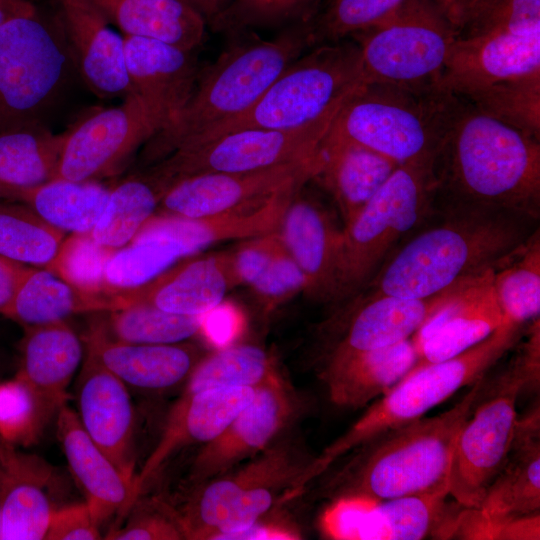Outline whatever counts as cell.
Masks as SVG:
<instances>
[{"instance_id":"9f6ffc18","label":"cell","mask_w":540,"mask_h":540,"mask_svg":"<svg viewBox=\"0 0 540 540\" xmlns=\"http://www.w3.org/2000/svg\"><path fill=\"white\" fill-rule=\"evenodd\" d=\"M28 267L0 257V314L5 315Z\"/></svg>"},{"instance_id":"6f0895ef","label":"cell","mask_w":540,"mask_h":540,"mask_svg":"<svg viewBox=\"0 0 540 540\" xmlns=\"http://www.w3.org/2000/svg\"><path fill=\"white\" fill-rule=\"evenodd\" d=\"M36 10L28 0H0V27L16 17L31 14Z\"/></svg>"},{"instance_id":"74e56055","label":"cell","mask_w":540,"mask_h":540,"mask_svg":"<svg viewBox=\"0 0 540 540\" xmlns=\"http://www.w3.org/2000/svg\"><path fill=\"white\" fill-rule=\"evenodd\" d=\"M167 186L149 169L111 187L105 209L92 238L101 246L118 250L129 244L156 212Z\"/></svg>"},{"instance_id":"52a82bcc","label":"cell","mask_w":540,"mask_h":540,"mask_svg":"<svg viewBox=\"0 0 540 540\" xmlns=\"http://www.w3.org/2000/svg\"><path fill=\"white\" fill-rule=\"evenodd\" d=\"M451 102L442 91L363 83L342 103L323 140L355 143L398 164L432 160Z\"/></svg>"},{"instance_id":"603a6c76","label":"cell","mask_w":540,"mask_h":540,"mask_svg":"<svg viewBox=\"0 0 540 540\" xmlns=\"http://www.w3.org/2000/svg\"><path fill=\"white\" fill-rule=\"evenodd\" d=\"M57 476L43 459L0 438V516L2 540L44 539L58 507Z\"/></svg>"},{"instance_id":"d4e9b609","label":"cell","mask_w":540,"mask_h":540,"mask_svg":"<svg viewBox=\"0 0 540 540\" xmlns=\"http://www.w3.org/2000/svg\"><path fill=\"white\" fill-rule=\"evenodd\" d=\"M493 269L468 284L412 336L417 358L408 373L463 352L505 323L492 287Z\"/></svg>"},{"instance_id":"7dc6e473","label":"cell","mask_w":540,"mask_h":540,"mask_svg":"<svg viewBox=\"0 0 540 540\" xmlns=\"http://www.w3.org/2000/svg\"><path fill=\"white\" fill-rule=\"evenodd\" d=\"M404 0H323L311 24L312 46L343 40L393 13Z\"/></svg>"},{"instance_id":"7a4b0ae2","label":"cell","mask_w":540,"mask_h":540,"mask_svg":"<svg viewBox=\"0 0 540 540\" xmlns=\"http://www.w3.org/2000/svg\"><path fill=\"white\" fill-rule=\"evenodd\" d=\"M441 210L443 221L394 250L367 286L402 298L435 296L493 269L535 230L534 220L510 212Z\"/></svg>"},{"instance_id":"7402d4cb","label":"cell","mask_w":540,"mask_h":540,"mask_svg":"<svg viewBox=\"0 0 540 540\" xmlns=\"http://www.w3.org/2000/svg\"><path fill=\"white\" fill-rule=\"evenodd\" d=\"M256 387L229 386L178 398L158 443L136 474L138 498L164 464L179 450L217 437L252 401Z\"/></svg>"},{"instance_id":"7bdbcfd3","label":"cell","mask_w":540,"mask_h":540,"mask_svg":"<svg viewBox=\"0 0 540 540\" xmlns=\"http://www.w3.org/2000/svg\"><path fill=\"white\" fill-rule=\"evenodd\" d=\"M459 97L484 114L540 140V73L500 81Z\"/></svg>"},{"instance_id":"db71d44e","label":"cell","mask_w":540,"mask_h":540,"mask_svg":"<svg viewBox=\"0 0 540 540\" xmlns=\"http://www.w3.org/2000/svg\"><path fill=\"white\" fill-rule=\"evenodd\" d=\"M100 526V522L85 501L80 504L58 506L50 517L44 539H101Z\"/></svg>"},{"instance_id":"83f0119b","label":"cell","mask_w":540,"mask_h":540,"mask_svg":"<svg viewBox=\"0 0 540 540\" xmlns=\"http://www.w3.org/2000/svg\"><path fill=\"white\" fill-rule=\"evenodd\" d=\"M87 356L128 388L163 391L188 378L198 363V350L188 343L133 344L109 338L99 327L87 337Z\"/></svg>"},{"instance_id":"1f68e13d","label":"cell","mask_w":540,"mask_h":540,"mask_svg":"<svg viewBox=\"0 0 540 540\" xmlns=\"http://www.w3.org/2000/svg\"><path fill=\"white\" fill-rule=\"evenodd\" d=\"M398 165L392 159L361 145L322 139L317 152V167L311 180L320 181L331 193L346 225Z\"/></svg>"},{"instance_id":"f5cc1de1","label":"cell","mask_w":540,"mask_h":540,"mask_svg":"<svg viewBox=\"0 0 540 540\" xmlns=\"http://www.w3.org/2000/svg\"><path fill=\"white\" fill-rule=\"evenodd\" d=\"M283 245L277 231L246 239L229 251L230 269L236 286L251 285Z\"/></svg>"},{"instance_id":"d590c367","label":"cell","mask_w":540,"mask_h":540,"mask_svg":"<svg viewBox=\"0 0 540 540\" xmlns=\"http://www.w3.org/2000/svg\"><path fill=\"white\" fill-rule=\"evenodd\" d=\"M67 134L42 123L0 131V197L54 179Z\"/></svg>"},{"instance_id":"ba28073f","label":"cell","mask_w":540,"mask_h":540,"mask_svg":"<svg viewBox=\"0 0 540 540\" xmlns=\"http://www.w3.org/2000/svg\"><path fill=\"white\" fill-rule=\"evenodd\" d=\"M522 325L505 322L489 336L441 362L407 373L339 438L315 457V479L339 457L376 434L423 417L460 388L484 377L521 337Z\"/></svg>"},{"instance_id":"484cf974","label":"cell","mask_w":540,"mask_h":540,"mask_svg":"<svg viewBox=\"0 0 540 540\" xmlns=\"http://www.w3.org/2000/svg\"><path fill=\"white\" fill-rule=\"evenodd\" d=\"M304 185L280 191L259 205L199 218L154 214L134 239L156 237L168 240L184 257L225 240H246L269 234L277 231L292 196Z\"/></svg>"},{"instance_id":"5b68a950","label":"cell","mask_w":540,"mask_h":540,"mask_svg":"<svg viewBox=\"0 0 540 540\" xmlns=\"http://www.w3.org/2000/svg\"><path fill=\"white\" fill-rule=\"evenodd\" d=\"M287 431L253 457L193 487L177 511L186 539H235L302 492L315 457Z\"/></svg>"},{"instance_id":"681fc988","label":"cell","mask_w":540,"mask_h":540,"mask_svg":"<svg viewBox=\"0 0 540 540\" xmlns=\"http://www.w3.org/2000/svg\"><path fill=\"white\" fill-rule=\"evenodd\" d=\"M46 425L40 403L26 382L16 375L0 382V438L17 447L29 446Z\"/></svg>"},{"instance_id":"9c48e42d","label":"cell","mask_w":540,"mask_h":540,"mask_svg":"<svg viewBox=\"0 0 540 540\" xmlns=\"http://www.w3.org/2000/svg\"><path fill=\"white\" fill-rule=\"evenodd\" d=\"M363 83L436 92L457 31L441 0H404L388 17L351 36Z\"/></svg>"},{"instance_id":"cb8c5ba5","label":"cell","mask_w":540,"mask_h":540,"mask_svg":"<svg viewBox=\"0 0 540 540\" xmlns=\"http://www.w3.org/2000/svg\"><path fill=\"white\" fill-rule=\"evenodd\" d=\"M60 27L79 71L99 96L134 93L126 70L124 36L93 0H56Z\"/></svg>"},{"instance_id":"9a60e30c","label":"cell","mask_w":540,"mask_h":540,"mask_svg":"<svg viewBox=\"0 0 540 540\" xmlns=\"http://www.w3.org/2000/svg\"><path fill=\"white\" fill-rule=\"evenodd\" d=\"M300 400L279 370L256 386L252 401L213 440L202 445L188 481L195 487L259 453L288 430Z\"/></svg>"},{"instance_id":"f35d334b","label":"cell","mask_w":540,"mask_h":540,"mask_svg":"<svg viewBox=\"0 0 540 540\" xmlns=\"http://www.w3.org/2000/svg\"><path fill=\"white\" fill-rule=\"evenodd\" d=\"M492 287L505 322L523 325L540 312L539 229L493 269Z\"/></svg>"},{"instance_id":"d6986e66","label":"cell","mask_w":540,"mask_h":540,"mask_svg":"<svg viewBox=\"0 0 540 540\" xmlns=\"http://www.w3.org/2000/svg\"><path fill=\"white\" fill-rule=\"evenodd\" d=\"M300 187L277 232L305 278L304 292L319 302L342 300V229Z\"/></svg>"},{"instance_id":"f1b7e54d","label":"cell","mask_w":540,"mask_h":540,"mask_svg":"<svg viewBox=\"0 0 540 540\" xmlns=\"http://www.w3.org/2000/svg\"><path fill=\"white\" fill-rule=\"evenodd\" d=\"M416 358L410 338L378 349L328 355L319 377L335 405L361 408L397 384Z\"/></svg>"},{"instance_id":"b9f144b4","label":"cell","mask_w":540,"mask_h":540,"mask_svg":"<svg viewBox=\"0 0 540 540\" xmlns=\"http://www.w3.org/2000/svg\"><path fill=\"white\" fill-rule=\"evenodd\" d=\"M64 235L26 205L0 203V257L46 268L55 258Z\"/></svg>"},{"instance_id":"4316f807","label":"cell","mask_w":540,"mask_h":540,"mask_svg":"<svg viewBox=\"0 0 540 540\" xmlns=\"http://www.w3.org/2000/svg\"><path fill=\"white\" fill-rule=\"evenodd\" d=\"M55 419L70 472L100 524L116 515L124 517L138 499L135 481L126 477L88 436L68 404Z\"/></svg>"},{"instance_id":"7c38bea8","label":"cell","mask_w":540,"mask_h":540,"mask_svg":"<svg viewBox=\"0 0 540 540\" xmlns=\"http://www.w3.org/2000/svg\"><path fill=\"white\" fill-rule=\"evenodd\" d=\"M333 118L290 130L244 129L227 133L176 150L149 169L169 187L191 175L252 172L311 159Z\"/></svg>"},{"instance_id":"680465c9","label":"cell","mask_w":540,"mask_h":540,"mask_svg":"<svg viewBox=\"0 0 540 540\" xmlns=\"http://www.w3.org/2000/svg\"><path fill=\"white\" fill-rule=\"evenodd\" d=\"M189 3L201 13L209 23L219 15L231 0H188Z\"/></svg>"},{"instance_id":"30bf717a","label":"cell","mask_w":540,"mask_h":540,"mask_svg":"<svg viewBox=\"0 0 540 540\" xmlns=\"http://www.w3.org/2000/svg\"><path fill=\"white\" fill-rule=\"evenodd\" d=\"M432 160L400 164L342 228V299L373 279L402 238L434 209Z\"/></svg>"},{"instance_id":"c3c4849f","label":"cell","mask_w":540,"mask_h":540,"mask_svg":"<svg viewBox=\"0 0 540 540\" xmlns=\"http://www.w3.org/2000/svg\"><path fill=\"white\" fill-rule=\"evenodd\" d=\"M113 252L99 245L90 232L72 233L63 240L46 268L83 291L109 293L104 283V270Z\"/></svg>"},{"instance_id":"ac0fdd59","label":"cell","mask_w":540,"mask_h":540,"mask_svg":"<svg viewBox=\"0 0 540 540\" xmlns=\"http://www.w3.org/2000/svg\"><path fill=\"white\" fill-rule=\"evenodd\" d=\"M540 73V29L456 38L439 90L464 96L491 84Z\"/></svg>"},{"instance_id":"836d02e7","label":"cell","mask_w":540,"mask_h":540,"mask_svg":"<svg viewBox=\"0 0 540 540\" xmlns=\"http://www.w3.org/2000/svg\"><path fill=\"white\" fill-rule=\"evenodd\" d=\"M127 304L121 293H90L47 268L28 267L4 316L24 327L42 325L85 312L113 311Z\"/></svg>"},{"instance_id":"ffe728a7","label":"cell","mask_w":540,"mask_h":540,"mask_svg":"<svg viewBox=\"0 0 540 540\" xmlns=\"http://www.w3.org/2000/svg\"><path fill=\"white\" fill-rule=\"evenodd\" d=\"M195 52L157 40L124 36L129 81L155 133L176 118L195 89L201 71Z\"/></svg>"},{"instance_id":"e575fe53","label":"cell","mask_w":540,"mask_h":540,"mask_svg":"<svg viewBox=\"0 0 540 540\" xmlns=\"http://www.w3.org/2000/svg\"><path fill=\"white\" fill-rule=\"evenodd\" d=\"M124 36L157 40L193 51L202 43L206 21L182 0H93Z\"/></svg>"},{"instance_id":"bcb514c9","label":"cell","mask_w":540,"mask_h":540,"mask_svg":"<svg viewBox=\"0 0 540 540\" xmlns=\"http://www.w3.org/2000/svg\"><path fill=\"white\" fill-rule=\"evenodd\" d=\"M323 0H231L209 24L227 34L252 27L311 23Z\"/></svg>"},{"instance_id":"5bb4252c","label":"cell","mask_w":540,"mask_h":540,"mask_svg":"<svg viewBox=\"0 0 540 540\" xmlns=\"http://www.w3.org/2000/svg\"><path fill=\"white\" fill-rule=\"evenodd\" d=\"M154 133L140 98L127 94L119 105L68 131L54 179L85 182L114 175Z\"/></svg>"},{"instance_id":"d6a6232c","label":"cell","mask_w":540,"mask_h":540,"mask_svg":"<svg viewBox=\"0 0 540 540\" xmlns=\"http://www.w3.org/2000/svg\"><path fill=\"white\" fill-rule=\"evenodd\" d=\"M539 420V407L520 420L517 419L507 459L478 507L492 520L539 513Z\"/></svg>"},{"instance_id":"f907efd6","label":"cell","mask_w":540,"mask_h":540,"mask_svg":"<svg viewBox=\"0 0 540 540\" xmlns=\"http://www.w3.org/2000/svg\"><path fill=\"white\" fill-rule=\"evenodd\" d=\"M126 522L111 529L109 540H184L186 539L177 510L163 502L150 500L133 504Z\"/></svg>"},{"instance_id":"8d00e7d4","label":"cell","mask_w":540,"mask_h":540,"mask_svg":"<svg viewBox=\"0 0 540 540\" xmlns=\"http://www.w3.org/2000/svg\"><path fill=\"white\" fill-rule=\"evenodd\" d=\"M111 187L99 181L53 179L21 190L11 198L23 202L51 226L71 233L90 232L101 217Z\"/></svg>"},{"instance_id":"8fae6325","label":"cell","mask_w":540,"mask_h":540,"mask_svg":"<svg viewBox=\"0 0 540 540\" xmlns=\"http://www.w3.org/2000/svg\"><path fill=\"white\" fill-rule=\"evenodd\" d=\"M66 63L64 38L37 10L0 27V131L41 123Z\"/></svg>"},{"instance_id":"ab89813d","label":"cell","mask_w":540,"mask_h":540,"mask_svg":"<svg viewBox=\"0 0 540 540\" xmlns=\"http://www.w3.org/2000/svg\"><path fill=\"white\" fill-rule=\"evenodd\" d=\"M105 327L109 338L133 344H174L184 342L203 330V316H185L161 310L142 300L111 311Z\"/></svg>"},{"instance_id":"277c9868","label":"cell","mask_w":540,"mask_h":540,"mask_svg":"<svg viewBox=\"0 0 540 540\" xmlns=\"http://www.w3.org/2000/svg\"><path fill=\"white\" fill-rule=\"evenodd\" d=\"M311 23L285 27L264 40L242 30L216 61L201 69L195 89L176 118L144 144V164H155L211 128L251 108L272 82L312 47Z\"/></svg>"},{"instance_id":"11a10c76","label":"cell","mask_w":540,"mask_h":540,"mask_svg":"<svg viewBox=\"0 0 540 540\" xmlns=\"http://www.w3.org/2000/svg\"><path fill=\"white\" fill-rule=\"evenodd\" d=\"M505 373L521 386L523 390H535L540 381V321L533 319L528 338L522 343Z\"/></svg>"},{"instance_id":"ee69618b","label":"cell","mask_w":540,"mask_h":540,"mask_svg":"<svg viewBox=\"0 0 540 540\" xmlns=\"http://www.w3.org/2000/svg\"><path fill=\"white\" fill-rule=\"evenodd\" d=\"M446 6L461 39L540 29V0H454Z\"/></svg>"},{"instance_id":"91938a15","label":"cell","mask_w":540,"mask_h":540,"mask_svg":"<svg viewBox=\"0 0 540 540\" xmlns=\"http://www.w3.org/2000/svg\"><path fill=\"white\" fill-rule=\"evenodd\" d=\"M441 1H443L445 3V5H448L449 3H451L454 0H441Z\"/></svg>"},{"instance_id":"4dcf8cb0","label":"cell","mask_w":540,"mask_h":540,"mask_svg":"<svg viewBox=\"0 0 540 540\" xmlns=\"http://www.w3.org/2000/svg\"><path fill=\"white\" fill-rule=\"evenodd\" d=\"M235 286L229 253L221 252L178 264L124 295L170 313L203 316L218 308Z\"/></svg>"},{"instance_id":"94428289","label":"cell","mask_w":540,"mask_h":540,"mask_svg":"<svg viewBox=\"0 0 540 540\" xmlns=\"http://www.w3.org/2000/svg\"><path fill=\"white\" fill-rule=\"evenodd\" d=\"M0 539H1V516H0Z\"/></svg>"},{"instance_id":"f546056e","label":"cell","mask_w":540,"mask_h":540,"mask_svg":"<svg viewBox=\"0 0 540 540\" xmlns=\"http://www.w3.org/2000/svg\"><path fill=\"white\" fill-rule=\"evenodd\" d=\"M16 374L36 395L47 424L67 404L68 387L82 359L73 329L58 321L25 327Z\"/></svg>"},{"instance_id":"4fadbf2b","label":"cell","mask_w":540,"mask_h":540,"mask_svg":"<svg viewBox=\"0 0 540 540\" xmlns=\"http://www.w3.org/2000/svg\"><path fill=\"white\" fill-rule=\"evenodd\" d=\"M521 386L505 372L490 395L467 418L457 436L448 488L457 503L478 508L510 452Z\"/></svg>"},{"instance_id":"6da1fadb","label":"cell","mask_w":540,"mask_h":540,"mask_svg":"<svg viewBox=\"0 0 540 540\" xmlns=\"http://www.w3.org/2000/svg\"><path fill=\"white\" fill-rule=\"evenodd\" d=\"M432 172L434 207L539 218L540 140L484 114L462 97L452 95Z\"/></svg>"},{"instance_id":"2e32d148","label":"cell","mask_w":540,"mask_h":540,"mask_svg":"<svg viewBox=\"0 0 540 540\" xmlns=\"http://www.w3.org/2000/svg\"><path fill=\"white\" fill-rule=\"evenodd\" d=\"M317 154L307 160L243 173H206L173 182L163 194L159 215L199 218L259 205L276 193L312 179Z\"/></svg>"},{"instance_id":"816d5d0a","label":"cell","mask_w":540,"mask_h":540,"mask_svg":"<svg viewBox=\"0 0 540 540\" xmlns=\"http://www.w3.org/2000/svg\"><path fill=\"white\" fill-rule=\"evenodd\" d=\"M250 287L262 309L269 313L295 294L304 291L305 278L292 256L282 245Z\"/></svg>"},{"instance_id":"e0dca14e","label":"cell","mask_w":540,"mask_h":540,"mask_svg":"<svg viewBox=\"0 0 540 540\" xmlns=\"http://www.w3.org/2000/svg\"><path fill=\"white\" fill-rule=\"evenodd\" d=\"M473 280L441 294L419 299L402 298L372 290L369 296L359 300L337 323H333L332 337L325 357L378 349L412 338L421 327L453 302Z\"/></svg>"},{"instance_id":"60d3db41","label":"cell","mask_w":540,"mask_h":540,"mask_svg":"<svg viewBox=\"0 0 540 540\" xmlns=\"http://www.w3.org/2000/svg\"><path fill=\"white\" fill-rule=\"evenodd\" d=\"M278 370L271 356L254 344H235L199 360L179 398L220 387H256Z\"/></svg>"},{"instance_id":"3957f363","label":"cell","mask_w":540,"mask_h":540,"mask_svg":"<svg viewBox=\"0 0 540 540\" xmlns=\"http://www.w3.org/2000/svg\"><path fill=\"white\" fill-rule=\"evenodd\" d=\"M484 377L453 407L392 427L354 448L328 480L325 495L338 504H366L417 496H448L453 448L482 392Z\"/></svg>"},{"instance_id":"8992f818","label":"cell","mask_w":540,"mask_h":540,"mask_svg":"<svg viewBox=\"0 0 540 540\" xmlns=\"http://www.w3.org/2000/svg\"><path fill=\"white\" fill-rule=\"evenodd\" d=\"M361 84L360 50L355 41L317 45L291 63L246 112L183 148L239 130H290L333 118Z\"/></svg>"},{"instance_id":"44dd1931","label":"cell","mask_w":540,"mask_h":540,"mask_svg":"<svg viewBox=\"0 0 540 540\" xmlns=\"http://www.w3.org/2000/svg\"><path fill=\"white\" fill-rule=\"evenodd\" d=\"M77 416L95 444L136 481L135 415L129 388L89 356L79 375Z\"/></svg>"},{"instance_id":"f6af8a7d","label":"cell","mask_w":540,"mask_h":540,"mask_svg":"<svg viewBox=\"0 0 540 540\" xmlns=\"http://www.w3.org/2000/svg\"><path fill=\"white\" fill-rule=\"evenodd\" d=\"M183 257L170 241L156 238L133 239L113 252L104 270L106 290L120 293L141 287Z\"/></svg>"},{"instance_id":"6125c7cd","label":"cell","mask_w":540,"mask_h":540,"mask_svg":"<svg viewBox=\"0 0 540 540\" xmlns=\"http://www.w3.org/2000/svg\"><path fill=\"white\" fill-rule=\"evenodd\" d=\"M182 1H184V2H187V3H189V1H188V0H182ZM189 4H190V3H189ZM190 5H191V4H190Z\"/></svg>"}]
</instances>
